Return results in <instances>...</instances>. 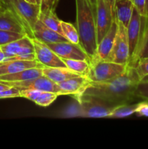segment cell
Here are the masks:
<instances>
[{"label": "cell", "mask_w": 148, "mask_h": 149, "mask_svg": "<svg viewBox=\"0 0 148 149\" xmlns=\"http://www.w3.org/2000/svg\"><path fill=\"white\" fill-rule=\"evenodd\" d=\"M7 0H0V4H1V5H4V4H5V2L7 1Z\"/></svg>", "instance_id": "cell-42"}, {"label": "cell", "mask_w": 148, "mask_h": 149, "mask_svg": "<svg viewBox=\"0 0 148 149\" xmlns=\"http://www.w3.org/2000/svg\"><path fill=\"white\" fill-rule=\"evenodd\" d=\"M106 1L108 4L109 7H110V10L112 12V14H113V17L115 18V4L116 0H106Z\"/></svg>", "instance_id": "cell-35"}, {"label": "cell", "mask_w": 148, "mask_h": 149, "mask_svg": "<svg viewBox=\"0 0 148 149\" xmlns=\"http://www.w3.org/2000/svg\"><path fill=\"white\" fill-rule=\"evenodd\" d=\"M117 30L118 23L115 19L108 31L107 32V33L104 35V37L102 39V40L97 45L95 55L91 58L90 62L97 61H107V58H108L109 55L112 50V48H113L116 33H117Z\"/></svg>", "instance_id": "cell-13"}, {"label": "cell", "mask_w": 148, "mask_h": 149, "mask_svg": "<svg viewBox=\"0 0 148 149\" xmlns=\"http://www.w3.org/2000/svg\"><path fill=\"white\" fill-rule=\"evenodd\" d=\"M61 29L62 35L66 38L68 42L79 45V36L78 31L73 25L61 20Z\"/></svg>", "instance_id": "cell-25"}, {"label": "cell", "mask_w": 148, "mask_h": 149, "mask_svg": "<svg viewBox=\"0 0 148 149\" xmlns=\"http://www.w3.org/2000/svg\"><path fill=\"white\" fill-rule=\"evenodd\" d=\"M2 7H0V10H1V8H2Z\"/></svg>", "instance_id": "cell-46"}, {"label": "cell", "mask_w": 148, "mask_h": 149, "mask_svg": "<svg viewBox=\"0 0 148 149\" xmlns=\"http://www.w3.org/2000/svg\"><path fill=\"white\" fill-rule=\"evenodd\" d=\"M117 21V20H116ZM118 30L113 48L107 58V61L128 65L129 60V47L126 28L117 21Z\"/></svg>", "instance_id": "cell-6"}, {"label": "cell", "mask_w": 148, "mask_h": 149, "mask_svg": "<svg viewBox=\"0 0 148 149\" xmlns=\"http://www.w3.org/2000/svg\"><path fill=\"white\" fill-rule=\"evenodd\" d=\"M14 97H20V90L14 87H10L6 90L0 92V99L14 98Z\"/></svg>", "instance_id": "cell-30"}, {"label": "cell", "mask_w": 148, "mask_h": 149, "mask_svg": "<svg viewBox=\"0 0 148 149\" xmlns=\"http://www.w3.org/2000/svg\"><path fill=\"white\" fill-rule=\"evenodd\" d=\"M75 6L76 29L79 36V45L91 61L97 48L95 14L89 0H75Z\"/></svg>", "instance_id": "cell-2"}, {"label": "cell", "mask_w": 148, "mask_h": 149, "mask_svg": "<svg viewBox=\"0 0 148 149\" xmlns=\"http://www.w3.org/2000/svg\"><path fill=\"white\" fill-rule=\"evenodd\" d=\"M42 71L44 76L57 84L80 76L67 67H44L42 68Z\"/></svg>", "instance_id": "cell-20"}, {"label": "cell", "mask_w": 148, "mask_h": 149, "mask_svg": "<svg viewBox=\"0 0 148 149\" xmlns=\"http://www.w3.org/2000/svg\"><path fill=\"white\" fill-rule=\"evenodd\" d=\"M75 100L81 106L82 117L107 118L116 107L97 97L84 94H81Z\"/></svg>", "instance_id": "cell-5"}, {"label": "cell", "mask_w": 148, "mask_h": 149, "mask_svg": "<svg viewBox=\"0 0 148 149\" xmlns=\"http://www.w3.org/2000/svg\"><path fill=\"white\" fill-rule=\"evenodd\" d=\"M46 45L62 59L84 60L90 62L88 55L80 45L73 44L68 41Z\"/></svg>", "instance_id": "cell-10"}, {"label": "cell", "mask_w": 148, "mask_h": 149, "mask_svg": "<svg viewBox=\"0 0 148 149\" xmlns=\"http://www.w3.org/2000/svg\"><path fill=\"white\" fill-rule=\"evenodd\" d=\"M141 81H148V75H147L146 77H144V78L142 79L141 80Z\"/></svg>", "instance_id": "cell-43"}, {"label": "cell", "mask_w": 148, "mask_h": 149, "mask_svg": "<svg viewBox=\"0 0 148 149\" xmlns=\"http://www.w3.org/2000/svg\"><path fill=\"white\" fill-rule=\"evenodd\" d=\"M134 68L141 80L148 75V57L139 60Z\"/></svg>", "instance_id": "cell-29"}, {"label": "cell", "mask_w": 148, "mask_h": 149, "mask_svg": "<svg viewBox=\"0 0 148 149\" xmlns=\"http://www.w3.org/2000/svg\"><path fill=\"white\" fill-rule=\"evenodd\" d=\"M10 87H14L18 90H36L43 92H52L59 95V87L57 83L54 82L45 76L42 75L37 78L19 81H0Z\"/></svg>", "instance_id": "cell-7"}, {"label": "cell", "mask_w": 148, "mask_h": 149, "mask_svg": "<svg viewBox=\"0 0 148 149\" xmlns=\"http://www.w3.org/2000/svg\"><path fill=\"white\" fill-rule=\"evenodd\" d=\"M97 0H89L90 3H91V5L92 7L93 10L94 12V14L96 13V7H97Z\"/></svg>", "instance_id": "cell-38"}, {"label": "cell", "mask_w": 148, "mask_h": 149, "mask_svg": "<svg viewBox=\"0 0 148 149\" xmlns=\"http://www.w3.org/2000/svg\"><path fill=\"white\" fill-rule=\"evenodd\" d=\"M127 65L107 61L89 63V70L86 77L91 82H102L118 77L126 70Z\"/></svg>", "instance_id": "cell-4"}, {"label": "cell", "mask_w": 148, "mask_h": 149, "mask_svg": "<svg viewBox=\"0 0 148 149\" xmlns=\"http://www.w3.org/2000/svg\"><path fill=\"white\" fill-rule=\"evenodd\" d=\"M138 116H145L148 117V102L142 100L138 103L136 113Z\"/></svg>", "instance_id": "cell-33"}, {"label": "cell", "mask_w": 148, "mask_h": 149, "mask_svg": "<svg viewBox=\"0 0 148 149\" xmlns=\"http://www.w3.org/2000/svg\"><path fill=\"white\" fill-rule=\"evenodd\" d=\"M58 2H59V0H47V4H46V8L45 12L55 11ZM45 12H44V13H45Z\"/></svg>", "instance_id": "cell-34"}, {"label": "cell", "mask_w": 148, "mask_h": 149, "mask_svg": "<svg viewBox=\"0 0 148 149\" xmlns=\"http://www.w3.org/2000/svg\"><path fill=\"white\" fill-rule=\"evenodd\" d=\"M24 36H26V35L0 30V47L4 46V45L12 42V41L20 39Z\"/></svg>", "instance_id": "cell-27"}, {"label": "cell", "mask_w": 148, "mask_h": 149, "mask_svg": "<svg viewBox=\"0 0 148 149\" xmlns=\"http://www.w3.org/2000/svg\"><path fill=\"white\" fill-rule=\"evenodd\" d=\"M135 96L138 100L148 102V81H140L135 90Z\"/></svg>", "instance_id": "cell-28"}, {"label": "cell", "mask_w": 148, "mask_h": 149, "mask_svg": "<svg viewBox=\"0 0 148 149\" xmlns=\"http://www.w3.org/2000/svg\"><path fill=\"white\" fill-rule=\"evenodd\" d=\"M46 4H47V0H41V4H40V12L44 13L45 12L46 8Z\"/></svg>", "instance_id": "cell-36"}, {"label": "cell", "mask_w": 148, "mask_h": 149, "mask_svg": "<svg viewBox=\"0 0 148 149\" xmlns=\"http://www.w3.org/2000/svg\"><path fill=\"white\" fill-rule=\"evenodd\" d=\"M145 17H148V0H146V16Z\"/></svg>", "instance_id": "cell-40"}, {"label": "cell", "mask_w": 148, "mask_h": 149, "mask_svg": "<svg viewBox=\"0 0 148 149\" xmlns=\"http://www.w3.org/2000/svg\"><path fill=\"white\" fill-rule=\"evenodd\" d=\"M36 4H39V5H40L41 4V0H36Z\"/></svg>", "instance_id": "cell-44"}, {"label": "cell", "mask_w": 148, "mask_h": 149, "mask_svg": "<svg viewBox=\"0 0 148 149\" xmlns=\"http://www.w3.org/2000/svg\"><path fill=\"white\" fill-rule=\"evenodd\" d=\"M0 30L27 35L24 26L13 12L4 7L0 10Z\"/></svg>", "instance_id": "cell-15"}, {"label": "cell", "mask_w": 148, "mask_h": 149, "mask_svg": "<svg viewBox=\"0 0 148 149\" xmlns=\"http://www.w3.org/2000/svg\"><path fill=\"white\" fill-rule=\"evenodd\" d=\"M138 103H126V104H122L118 106L112 111L107 118H124L126 116H131L136 113V109H137Z\"/></svg>", "instance_id": "cell-24"}, {"label": "cell", "mask_w": 148, "mask_h": 149, "mask_svg": "<svg viewBox=\"0 0 148 149\" xmlns=\"http://www.w3.org/2000/svg\"><path fill=\"white\" fill-rule=\"evenodd\" d=\"M9 87H10V86L7 85V84H4V83H2V82H0V92L2 91V90H6V89L9 88Z\"/></svg>", "instance_id": "cell-39"}, {"label": "cell", "mask_w": 148, "mask_h": 149, "mask_svg": "<svg viewBox=\"0 0 148 149\" xmlns=\"http://www.w3.org/2000/svg\"><path fill=\"white\" fill-rule=\"evenodd\" d=\"M44 65L34 61H18V60H5L0 63V76L14 74L27 68H44Z\"/></svg>", "instance_id": "cell-17"}, {"label": "cell", "mask_w": 148, "mask_h": 149, "mask_svg": "<svg viewBox=\"0 0 148 149\" xmlns=\"http://www.w3.org/2000/svg\"><path fill=\"white\" fill-rule=\"evenodd\" d=\"M26 1H28V2H30V3H33V4H36V0H26Z\"/></svg>", "instance_id": "cell-41"}, {"label": "cell", "mask_w": 148, "mask_h": 149, "mask_svg": "<svg viewBox=\"0 0 148 149\" xmlns=\"http://www.w3.org/2000/svg\"><path fill=\"white\" fill-rule=\"evenodd\" d=\"M3 7V6H2V5H1V4H0V7Z\"/></svg>", "instance_id": "cell-45"}, {"label": "cell", "mask_w": 148, "mask_h": 149, "mask_svg": "<svg viewBox=\"0 0 148 149\" xmlns=\"http://www.w3.org/2000/svg\"><path fill=\"white\" fill-rule=\"evenodd\" d=\"M65 65L71 71H74L80 76L86 77L89 70V62L84 60L62 59Z\"/></svg>", "instance_id": "cell-23"}, {"label": "cell", "mask_w": 148, "mask_h": 149, "mask_svg": "<svg viewBox=\"0 0 148 149\" xmlns=\"http://www.w3.org/2000/svg\"><path fill=\"white\" fill-rule=\"evenodd\" d=\"M141 24H142V16L136 11V9L133 8L131 18L129 25L126 27L129 47V63L133 58V55L136 52L138 44H139L141 33Z\"/></svg>", "instance_id": "cell-12"}, {"label": "cell", "mask_w": 148, "mask_h": 149, "mask_svg": "<svg viewBox=\"0 0 148 149\" xmlns=\"http://www.w3.org/2000/svg\"><path fill=\"white\" fill-rule=\"evenodd\" d=\"M148 57V17H142L141 33L139 44L133 58L128 63L131 66L135 67L139 60Z\"/></svg>", "instance_id": "cell-18"}, {"label": "cell", "mask_w": 148, "mask_h": 149, "mask_svg": "<svg viewBox=\"0 0 148 149\" xmlns=\"http://www.w3.org/2000/svg\"><path fill=\"white\" fill-rule=\"evenodd\" d=\"M33 33V38H36L45 44L68 42L65 36L47 27L39 19L35 24Z\"/></svg>", "instance_id": "cell-16"}, {"label": "cell", "mask_w": 148, "mask_h": 149, "mask_svg": "<svg viewBox=\"0 0 148 149\" xmlns=\"http://www.w3.org/2000/svg\"><path fill=\"white\" fill-rule=\"evenodd\" d=\"M43 68H31L11 74L0 76V81H19L32 79L43 75Z\"/></svg>", "instance_id": "cell-21"}, {"label": "cell", "mask_w": 148, "mask_h": 149, "mask_svg": "<svg viewBox=\"0 0 148 149\" xmlns=\"http://www.w3.org/2000/svg\"><path fill=\"white\" fill-rule=\"evenodd\" d=\"M39 19L47 27L62 35L61 29V20L58 18L55 11H47L45 13L40 12Z\"/></svg>", "instance_id": "cell-22"}, {"label": "cell", "mask_w": 148, "mask_h": 149, "mask_svg": "<svg viewBox=\"0 0 148 149\" xmlns=\"http://www.w3.org/2000/svg\"><path fill=\"white\" fill-rule=\"evenodd\" d=\"M131 0H116L115 4V19L127 27L133 11Z\"/></svg>", "instance_id": "cell-19"}, {"label": "cell", "mask_w": 148, "mask_h": 149, "mask_svg": "<svg viewBox=\"0 0 148 149\" xmlns=\"http://www.w3.org/2000/svg\"><path fill=\"white\" fill-rule=\"evenodd\" d=\"M141 81L136 68L127 65L118 77L102 82H91L83 94L93 96L114 106L138 100L135 90Z\"/></svg>", "instance_id": "cell-1"}, {"label": "cell", "mask_w": 148, "mask_h": 149, "mask_svg": "<svg viewBox=\"0 0 148 149\" xmlns=\"http://www.w3.org/2000/svg\"><path fill=\"white\" fill-rule=\"evenodd\" d=\"M91 81L84 76L69 79L65 81L57 83L59 90V95H70L76 98L83 94L86 89L91 84Z\"/></svg>", "instance_id": "cell-11"}, {"label": "cell", "mask_w": 148, "mask_h": 149, "mask_svg": "<svg viewBox=\"0 0 148 149\" xmlns=\"http://www.w3.org/2000/svg\"><path fill=\"white\" fill-rule=\"evenodd\" d=\"M59 96V95L57 93L42 91L39 97L35 100L34 103L38 106L46 107V106H49V105L52 104Z\"/></svg>", "instance_id": "cell-26"}, {"label": "cell", "mask_w": 148, "mask_h": 149, "mask_svg": "<svg viewBox=\"0 0 148 149\" xmlns=\"http://www.w3.org/2000/svg\"><path fill=\"white\" fill-rule=\"evenodd\" d=\"M6 59H7V56H6L5 53H4V52L3 51V49H1V47H0V63L3 62V61H5Z\"/></svg>", "instance_id": "cell-37"}, {"label": "cell", "mask_w": 148, "mask_h": 149, "mask_svg": "<svg viewBox=\"0 0 148 149\" xmlns=\"http://www.w3.org/2000/svg\"><path fill=\"white\" fill-rule=\"evenodd\" d=\"M134 9L142 17L146 16V0H131Z\"/></svg>", "instance_id": "cell-32"}, {"label": "cell", "mask_w": 148, "mask_h": 149, "mask_svg": "<svg viewBox=\"0 0 148 149\" xmlns=\"http://www.w3.org/2000/svg\"><path fill=\"white\" fill-rule=\"evenodd\" d=\"M3 7H7L13 12L24 26L28 36L33 38V28L39 20L40 5L26 0H7Z\"/></svg>", "instance_id": "cell-3"}, {"label": "cell", "mask_w": 148, "mask_h": 149, "mask_svg": "<svg viewBox=\"0 0 148 149\" xmlns=\"http://www.w3.org/2000/svg\"><path fill=\"white\" fill-rule=\"evenodd\" d=\"M114 20L106 0H97L95 13L97 45L108 31Z\"/></svg>", "instance_id": "cell-9"}, {"label": "cell", "mask_w": 148, "mask_h": 149, "mask_svg": "<svg viewBox=\"0 0 148 149\" xmlns=\"http://www.w3.org/2000/svg\"><path fill=\"white\" fill-rule=\"evenodd\" d=\"M34 48L36 60L44 67H64L65 63L46 44L36 38H31Z\"/></svg>", "instance_id": "cell-8"}, {"label": "cell", "mask_w": 148, "mask_h": 149, "mask_svg": "<svg viewBox=\"0 0 148 149\" xmlns=\"http://www.w3.org/2000/svg\"><path fill=\"white\" fill-rule=\"evenodd\" d=\"M41 92L42 91H40V90H20V97H23V98L35 102Z\"/></svg>", "instance_id": "cell-31"}, {"label": "cell", "mask_w": 148, "mask_h": 149, "mask_svg": "<svg viewBox=\"0 0 148 149\" xmlns=\"http://www.w3.org/2000/svg\"><path fill=\"white\" fill-rule=\"evenodd\" d=\"M1 47L5 53L7 58L16 55L35 53L31 38L27 35L1 46Z\"/></svg>", "instance_id": "cell-14"}]
</instances>
